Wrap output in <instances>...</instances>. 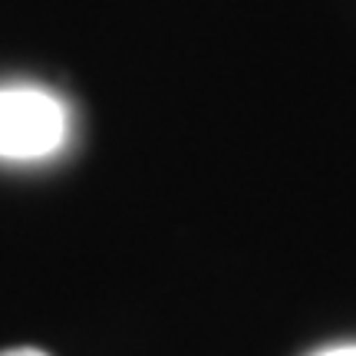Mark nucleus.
<instances>
[{"mask_svg":"<svg viewBox=\"0 0 356 356\" xmlns=\"http://www.w3.org/2000/svg\"><path fill=\"white\" fill-rule=\"evenodd\" d=\"M0 356H47L37 346H13V350H0Z\"/></svg>","mask_w":356,"mask_h":356,"instance_id":"7ed1b4c3","label":"nucleus"},{"mask_svg":"<svg viewBox=\"0 0 356 356\" xmlns=\"http://www.w3.org/2000/svg\"><path fill=\"white\" fill-rule=\"evenodd\" d=\"M314 356H356V343H340V346H327Z\"/></svg>","mask_w":356,"mask_h":356,"instance_id":"f03ea898","label":"nucleus"},{"mask_svg":"<svg viewBox=\"0 0 356 356\" xmlns=\"http://www.w3.org/2000/svg\"><path fill=\"white\" fill-rule=\"evenodd\" d=\"M70 139V113L60 96L40 86H0V159L40 162Z\"/></svg>","mask_w":356,"mask_h":356,"instance_id":"f257e3e1","label":"nucleus"}]
</instances>
